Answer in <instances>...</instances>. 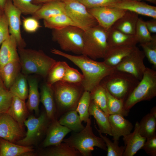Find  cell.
I'll return each mask as SVG.
<instances>
[{"label":"cell","mask_w":156,"mask_h":156,"mask_svg":"<svg viewBox=\"0 0 156 156\" xmlns=\"http://www.w3.org/2000/svg\"><path fill=\"white\" fill-rule=\"evenodd\" d=\"M10 35L8 20L3 13L0 17V46Z\"/></svg>","instance_id":"obj_47"},{"label":"cell","mask_w":156,"mask_h":156,"mask_svg":"<svg viewBox=\"0 0 156 156\" xmlns=\"http://www.w3.org/2000/svg\"><path fill=\"white\" fill-rule=\"evenodd\" d=\"M4 13L3 10L0 7V17Z\"/></svg>","instance_id":"obj_55"},{"label":"cell","mask_w":156,"mask_h":156,"mask_svg":"<svg viewBox=\"0 0 156 156\" xmlns=\"http://www.w3.org/2000/svg\"><path fill=\"white\" fill-rule=\"evenodd\" d=\"M94 127L99 134L106 144L107 151V156H122L124 151L125 146H119L118 141L112 142L106 136L103 135L95 124Z\"/></svg>","instance_id":"obj_39"},{"label":"cell","mask_w":156,"mask_h":156,"mask_svg":"<svg viewBox=\"0 0 156 156\" xmlns=\"http://www.w3.org/2000/svg\"><path fill=\"white\" fill-rule=\"evenodd\" d=\"M156 96V72L146 67L141 79L124 101V107L129 110L137 103L150 101Z\"/></svg>","instance_id":"obj_7"},{"label":"cell","mask_w":156,"mask_h":156,"mask_svg":"<svg viewBox=\"0 0 156 156\" xmlns=\"http://www.w3.org/2000/svg\"><path fill=\"white\" fill-rule=\"evenodd\" d=\"M134 35L140 44L149 41L152 38V36L148 30L145 21L141 18L138 20Z\"/></svg>","instance_id":"obj_41"},{"label":"cell","mask_w":156,"mask_h":156,"mask_svg":"<svg viewBox=\"0 0 156 156\" xmlns=\"http://www.w3.org/2000/svg\"><path fill=\"white\" fill-rule=\"evenodd\" d=\"M4 88H5L0 76V90Z\"/></svg>","instance_id":"obj_53"},{"label":"cell","mask_w":156,"mask_h":156,"mask_svg":"<svg viewBox=\"0 0 156 156\" xmlns=\"http://www.w3.org/2000/svg\"><path fill=\"white\" fill-rule=\"evenodd\" d=\"M139 81L131 74L115 68L99 84L112 95L125 101Z\"/></svg>","instance_id":"obj_4"},{"label":"cell","mask_w":156,"mask_h":156,"mask_svg":"<svg viewBox=\"0 0 156 156\" xmlns=\"http://www.w3.org/2000/svg\"><path fill=\"white\" fill-rule=\"evenodd\" d=\"M109 47L135 46L138 43L134 35L123 33L112 27L107 31Z\"/></svg>","instance_id":"obj_22"},{"label":"cell","mask_w":156,"mask_h":156,"mask_svg":"<svg viewBox=\"0 0 156 156\" xmlns=\"http://www.w3.org/2000/svg\"><path fill=\"white\" fill-rule=\"evenodd\" d=\"M90 101V92L84 91L79 100L76 109L81 121L86 123L90 118L88 111Z\"/></svg>","instance_id":"obj_38"},{"label":"cell","mask_w":156,"mask_h":156,"mask_svg":"<svg viewBox=\"0 0 156 156\" xmlns=\"http://www.w3.org/2000/svg\"><path fill=\"white\" fill-rule=\"evenodd\" d=\"M87 9L94 8L108 7H113L121 0H78Z\"/></svg>","instance_id":"obj_44"},{"label":"cell","mask_w":156,"mask_h":156,"mask_svg":"<svg viewBox=\"0 0 156 156\" xmlns=\"http://www.w3.org/2000/svg\"><path fill=\"white\" fill-rule=\"evenodd\" d=\"M68 66L65 62L56 61L47 75L46 83L52 86L55 83L62 81Z\"/></svg>","instance_id":"obj_34"},{"label":"cell","mask_w":156,"mask_h":156,"mask_svg":"<svg viewBox=\"0 0 156 156\" xmlns=\"http://www.w3.org/2000/svg\"><path fill=\"white\" fill-rule=\"evenodd\" d=\"M62 0H32L34 4L37 5H42L43 4L52 1H62Z\"/></svg>","instance_id":"obj_50"},{"label":"cell","mask_w":156,"mask_h":156,"mask_svg":"<svg viewBox=\"0 0 156 156\" xmlns=\"http://www.w3.org/2000/svg\"><path fill=\"white\" fill-rule=\"evenodd\" d=\"M136 46L109 47L103 62L108 66L115 67Z\"/></svg>","instance_id":"obj_24"},{"label":"cell","mask_w":156,"mask_h":156,"mask_svg":"<svg viewBox=\"0 0 156 156\" xmlns=\"http://www.w3.org/2000/svg\"><path fill=\"white\" fill-rule=\"evenodd\" d=\"M28 85L25 75L20 73L8 90L14 96L25 101L28 98Z\"/></svg>","instance_id":"obj_33"},{"label":"cell","mask_w":156,"mask_h":156,"mask_svg":"<svg viewBox=\"0 0 156 156\" xmlns=\"http://www.w3.org/2000/svg\"><path fill=\"white\" fill-rule=\"evenodd\" d=\"M33 147L15 144L0 138V156H31Z\"/></svg>","instance_id":"obj_23"},{"label":"cell","mask_w":156,"mask_h":156,"mask_svg":"<svg viewBox=\"0 0 156 156\" xmlns=\"http://www.w3.org/2000/svg\"><path fill=\"white\" fill-rule=\"evenodd\" d=\"M56 107V118L66 112L75 110L84 90L81 83H72L63 81L52 86Z\"/></svg>","instance_id":"obj_3"},{"label":"cell","mask_w":156,"mask_h":156,"mask_svg":"<svg viewBox=\"0 0 156 156\" xmlns=\"http://www.w3.org/2000/svg\"><path fill=\"white\" fill-rule=\"evenodd\" d=\"M137 1H145L149 2L150 3H152L154 4H156V0H135Z\"/></svg>","instance_id":"obj_54"},{"label":"cell","mask_w":156,"mask_h":156,"mask_svg":"<svg viewBox=\"0 0 156 156\" xmlns=\"http://www.w3.org/2000/svg\"><path fill=\"white\" fill-rule=\"evenodd\" d=\"M22 73L46 77L56 60L42 51L18 47Z\"/></svg>","instance_id":"obj_2"},{"label":"cell","mask_w":156,"mask_h":156,"mask_svg":"<svg viewBox=\"0 0 156 156\" xmlns=\"http://www.w3.org/2000/svg\"><path fill=\"white\" fill-rule=\"evenodd\" d=\"M109 118L113 141H118L120 137L131 133L133 126L124 116L120 114H111L109 115Z\"/></svg>","instance_id":"obj_18"},{"label":"cell","mask_w":156,"mask_h":156,"mask_svg":"<svg viewBox=\"0 0 156 156\" xmlns=\"http://www.w3.org/2000/svg\"><path fill=\"white\" fill-rule=\"evenodd\" d=\"M13 97V94L6 88L0 90V111L6 112Z\"/></svg>","instance_id":"obj_45"},{"label":"cell","mask_w":156,"mask_h":156,"mask_svg":"<svg viewBox=\"0 0 156 156\" xmlns=\"http://www.w3.org/2000/svg\"><path fill=\"white\" fill-rule=\"evenodd\" d=\"M25 101L14 96L6 113L11 116L23 129L24 122L28 115Z\"/></svg>","instance_id":"obj_26"},{"label":"cell","mask_w":156,"mask_h":156,"mask_svg":"<svg viewBox=\"0 0 156 156\" xmlns=\"http://www.w3.org/2000/svg\"><path fill=\"white\" fill-rule=\"evenodd\" d=\"M88 111L90 116H93L96 120L101 132L112 136L109 115L103 111L91 100Z\"/></svg>","instance_id":"obj_27"},{"label":"cell","mask_w":156,"mask_h":156,"mask_svg":"<svg viewBox=\"0 0 156 156\" xmlns=\"http://www.w3.org/2000/svg\"><path fill=\"white\" fill-rule=\"evenodd\" d=\"M51 121L46 112H43L38 118L29 116L24 122L27 128V133L24 137L16 143L24 146H31L35 144L46 133Z\"/></svg>","instance_id":"obj_9"},{"label":"cell","mask_w":156,"mask_h":156,"mask_svg":"<svg viewBox=\"0 0 156 156\" xmlns=\"http://www.w3.org/2000/svg\"><path fill=\"white\" fill-rule=\"evenodd\" d=\"M107 31L97 25L84 31L83 54L94 60L103 58L109 47Z\"/></svg>","instance_id":"obj_6"},{"label":"cell","mask_w":156,"mask_h":156,"mask_svg":"<svg viewBox=\"0 0 156 156\" xmlns=\"http://www.w3.org/2000/svg\"><path fill=\"white\" fill-rule=\"evenodd\" d=\"M145 57L155 68H156V35L149 41L140 44Z\"/></svg>","instance_id":"obj_40"},{"label":"cell","mask_w":156,"mask_h":156,"mask_svg":"<svg viewBox=\"0 0 156 156\" xmlns=\"http://www.w3.org/2000/svg\"><path fill=\"white\" fill-rule=\"evenodd\" d=\"M40 102L43 105L48 118L51 121L56 119V107L53 88L46 83L41 87Z\"/></svg>","instance_id":"obj_21"},{"label":"cell","mask_w":156,"mask_h":156,"mask_svg":"<svg viewBox=\"0 0 156 156\" xmlns=\"http://www.w3.org/2000/svg\"><path fill=\"white\" fill-rule=\"evenodd\" d=\"M51 52L67 58L81 69L83 77L81 84L84 91L90 92L98 86L102 79L115 69L103 62L96 61L84 54L73 55L54 48L51 49Z\"/></svg>","instance_id":"obj_1"},{"label":"cell","mask_w":156,"mask_h":156,"mask_svg":"<svg viewBox=\"0 0 156 156\" xmlns=\"http://www.w3.org/2000/svg\"><path fill=\"white\" fill-rule=\"evenodd\" d=\"M62 14H66L65 4L62 0L52 1L42 5L32 16L38 20H43Z\"/></svg>","instance_id":"obj_20"},{"label":"cell","mask_w":156,"mask_h":156,"mask_svg":"<svg viewBox=\"0 0 156 156\" xmlns=\"http://www.w3.org/2000/svg\"><path fill=\"white\" fill-rule=\"evenodd\" d=\"M145 57L143 51L136 46L115 68L130 74L140 81L146 68L144 62Z\"/></svg>","instance_id":"obj_11"},{"label":"cell","mask_w":156,"mask_h":156,"mask_svg":"<svg viewBox=\"0 0 156 156\" xmlns=\"http://www.w3.org/2000/svg\"><path fill=\"white\" fill-rule=\"evenodd\" d=\"M21 70L20 60L9 63L0 69V76L7 89H9Z\"/></svg>","instance_id":"obj_28"},{"label":"cell","mask_w":156,"mask_h":156,"mask_svg":"<svg viewBox=\"0 0 156 156\" xmlns=\"http://www.w3.org/2000/svg\"><path fill=\"white\" fill-rule=\"evenodd\" d=\"M146 26L151 33L155 34L156 33V19H153L145 21Z\"/></svg>","instance_id":"obj_49"},{"label":"cell","mask_w":156,"mask_h":156,"mask_svg":"<svg viewBox=\"0 0 156 156\" xmlns=\"http://www.w3.org/2000/svg\"><path fill=\"white\" fill-rule=\"evenodd\" d=\"M71 131L60 124L57 119L51 121L46 132V138L42 142V146L46 148L60 144L65 136Z\"/></svg>","instance_id":"obj_15"},{"label":"cell","mask_w":156,"mask_h":156,"mask_svg":"<svg viewBox=\"0 0 156 156\" xmlns=\"http://www.w3.org/2000/svg\"><path fill=\"white\" fill-rule=\"evenodd\" d=\"M84 31L78 27L70 26L52 29V39L64 51L82 54L83 50Z\"/></svg>","instance_id":"obj_8"},{"label":"cell","mask_w":156,"mask_h":156,"mask_svg":"<svg viewBox=\"0 0 156 156\" xmlns=\"http://www.w3.org/2000/svg\"><path fill=\"white\" fill-rule=\"evenodd\" d=\"M139 124V131L141 135L147 138L156 134V118L150 113L145 115Z\"/></svg>","instance_id":"obj_35"},{"label":"cell","mask_w":156,"mask_h":156,"mask_svg":"<svg viewBox=\"0 0 156 156\" xmlns=\"http://www.w3.org/2000/svg\"><path fill=\"white\" fill-rule=\"evenodd\" d=\"M3 12L8 20L10 34L16 39L18 47L25 48L26 44L22 36L21 30V12L10 0L7 1Z\"/></svg>","instance_id":"obj_13"},{"label":"cell","mask_w":156,"mask_h":156,"mask_svg":"<svg viewBox=\"0 0 156 156\" xmlns=\"http://www.w3.org/2000/svg\"><path fill=\"white\" fill-rule=\"evenodd\" d=\"M42 150L39 155L42 156H80V152L67 144L63 142Z\"/></svg>","instance_id":"obj_30"},{"label":"cell","mask_w":156,"mask_h":156,"mask_svg":"<svg viewBox=\"0 0 156 156\" xmlns=\"http://www.w3.org/2000/svg\"><path fill=\"white\" fill-rule=\"evenodd\" d=\"M91 100L101 109L109 115L107 109V99L106 90L102 85L99 84L90 92Z\"/></svg>","instance_id":"obj_36"},{"label":"cell","mask_w":156,"mask_h":156,"mask_svg":"<svg viewBox=\"0 0 156 156\" xmlns=\"http://www.w3.org/2000/svg\"><path fill=\"white\" fill-rule=\"evenodd\" d=\"M113 7L130 11L156 19V7L144 1L135 0H121Z\"/></svg>","instance_id":"obj_16"},{"label":"cell","mask_w":156,"mask_h":156,"mask_svg":"<svg viewBox=\"0 0 156 156\" xmlns=\"http://www.w3.org/2000/svg\"><path fill=\"white\" fill-rule=\"evenodd\" d=\"M23 129L6 112L0 116V138L16 142L24 136Z\"/></svg>","instance_id":"obj_14"},{"label":"cell","mask_w":156,"mask_h":156,"mask_svg":"<svg viewBox=\"0 0 156 156\" xmlns=\"http://www.w3.org/2000/svg\"><path fill=\"white\" fill-rule=\"evenodd\" d=\"M98 25L108 31L127 11L115 7H103L87 9Z\"/></svg>","instance_id":"obj_12"},{"label":"cell","mask_w":156,"mask_h":156,"mask_svg":"<svg viewBox=\"0 0 156 156\" xmlns=\"http://www.w3.org/2000/svg\"><path fill=\"white\" fill-rule=\"evenodd\" d=\"M86 123L82 130L78 132H74L68 138L64 139L62 142L78 150L83 156H92L95 146L107 151L106 144L102 139L93 133L90 118Z\"/></svg>","instance_id":"obj_5"},{"label":"cell","mask_w":156,"mask_h":156,"mask_svg":"<svg viewBox=\"0 0 156 156\" xmlns=\"http://www.w3.org/2000/svg\"><path fill=\"white\" fill-rule=\"evenodd\" d=\"M58 120L62 125L74 132H78L85 127L76 109L66 112L60 117Z\"/></svg>","instance_id":"obj_31"},{"label":"cell","mask_w":156,"mask_h":156,"mask_svg":"<svg viewBox=\"0 0 156 156\" xmlns=\"http://www.w3.org/2000/svg\"><path fill=\"white\" fill-rule=\"evenodd\" d=\"M83 79L82 74L77 69L68 66L62 81L72 83H81Z\"/></svg>","instance_id":"obj_43"},{"label":"cell","mask_w":156,"mask_h":156,"mask_svg":"<svg viewBox=\"0 0 156 156\" xmlns=\"http://www.w3.org/2000/svg\"><path fill=\"white\" fill-rule=\"evenodd\" d=\"M146 138L142 136L139 131V124L136 122L133 131L123 137L125 148L123 156H133L142 149Z\"/></svg>","instance_id":"obj_17"},{"label":"cell","mask_w":156,"mask_h":156,"mask_svg":"<svg viewBox=\"0 0 156 156\" xmlns=\"http://www.w3.org/2000/svg\"><path fill=\"white\" fill-rule=\"evenodd\" d=\"M19 60L16 41L10 35L0 48V69L9 63Z\"/></svg>","instance_id":"obj_19"},{"label":"cell","mask_w":156,"mask_h":156,"mask_svg":"<svg viewBox=\"0 0 156 156\" xmlns=\"http://www.w3.org/2000/svg\"><path fill=\"white\" fill-rule=\"evenodd\" d=\"M65 4L66 14L84 31L98 24L87 8L78 0H62Z\"/></svg>","instance_id":"obj_10"},{"label":"cell","mask_w":156,"mask_h":156,"mask_svg":"<svg viewBox=\"0 0 156 156\" xmlns=\"http://www.w3.org/2000/svg\"><path fill=\"white\" fill-rule=\"evenodd\" d=\"M150 113L156 118V107H153L151 110Z\"/></svg>","instance_id":"obj_52"},{"label":"cell","mask_w":156,"mask_h":156,"mask_svg":"<svg viewBox=\"0 0 156 156\" xmlns=\"http://www.w3.org/2000/svg\"><path fill=\"white\" fill-rule=\"evenodd\" d=\"M139 18L138 14L127 10L112 27L125 34L134 35Z\"/></svg>","instance_id":"obj_25"},{"label":"cell","mask_w":156,"mask_h":156,"mask_svg":"<svg viewBox=\"0 0 156 156\" xmlns=\"http://www.w3.org/2000/svg\"><path fill=\"white\" fill-rule=\"evenodd\" d=\"M43 20L44 27L52 29H59L70 26L78 27L65 14H59Z\"/></svg>","instance_id":"obj_32"},{"label":"cell","mask_w":156,"mask_h":156,"mask_svg":"<svg viewBox=\"0 0 156 156\" xmlns=\"http://www.w3.org/2000/svg\"><path fill=\"white\" fill-rule=\"evenodd\" d=\"M13 4L21 12L25 14H34L41 5L33 3L32 0H10Z\"/></svg>","instance_id":"obj_42"},{"label":"cell","mask_w":156,"mask_h":156,"mask_svg":"<svg viewBox=\"0 0 156 156\" xmlns=\"http://www.w3.org/2000/svg\"><path fill=\"white\" fill-rule=\"evenodd\" d=\"M106 90L107 99V109L109 115L118 114L124 117L127 116L129 111L125 110L124 108V101L116 98Z\"/></svg>","instance_id":"obj_37"},{"label":"cell","mask_w":156,"mask_h":156,"mask_svg":"<svg viewBox=\"0 0 156 156\" xmlns=\"http://www.w3.org/2000/svg\"><path fill=\"white\" fill-rule=\"evenodd\" d=\"M29 90L28 100L26 105L28 110L34 111L36 115L39 112L40 93L38 90V83L34 78H29L27 79Z\"/></svg>","instance_id":"obj_29"},{"label":"cell","mask_w":156,"mask_h":156,"mask_svg":"<svg viewBox=\"0 0 156 156\" xmlns=\"http://www.w3.org/2000/svg\"><path fill=\"white\" fill-rule=\"evenodd\" d=\"M22 25L24 30L29 33L36 32L41 27L38 20L32 16L24 18Z\"/></svg>","instance_id":"obj_46"},{"label":"cell","mask_w":156,"mask_h":156,"mask_svg":"<svg viewBox=\"0 0 156 156\" xmlns=\"http://www.w3.org/2000/svg\"><path fill=\"white\" fill-rule=\"evenodd\" d=\"M142 149L148 155L156 156V134L146 138Z\"/></svg>","instance_id":"obj_48"},{"label":"cell","mask_w":156,"mask_h":156,"mask_svg":"<svg viewBox=\"0 0 156 156\" xmlns=\"http://www.w3.org/2000/svg\"><path fill=\"white\" fill-rule=\"evenodd\" d=\"M8 0H0V7L3 10Z\"/></svg>","instance_id":"obj_51"},{"label":"cell","mask_w":156,"mask_h":156,"mask_svg":"<svg viewBox=\"0 0 156 156\" xmlns=\"http://www.w3.org/2000/svg\"><path fill=\"white\" fill-rule=\"evenodd\" d=\"M5 113L3 112L2 111H0V116L2 114H3V113Z\"/></svg>","instance_id":"obj_56"}]
</instances>
